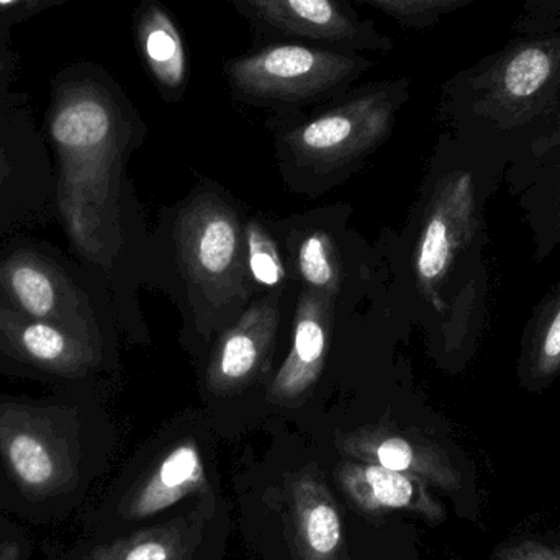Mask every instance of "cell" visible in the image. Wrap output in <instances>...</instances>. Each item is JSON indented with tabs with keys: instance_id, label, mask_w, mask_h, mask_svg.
Segmentation results:
<instances>
[{
	"instance_id": "6da1fadb",
	"label": "cell",
	"mask_w": 560,
	"mask_h": 560,
	"mask_svg": "<svg viewBox=\"0 0 560 560\" xmlns=\"http://www.w3.org/2000/svg\"><path fill=\"white\" fill-rule=\"evenodd\" d=\"M444 117L476 141L541 143L560 118V30L515 36L443 84Z\"/></svg>"
},
{
	"instance_id": "7a4b0ae2",
	"label": "cell",
	"mask_w": 560,
	"mask_h": 560,
	"mask_svg": "<svg viewBox=\"0 0 560 560\" xmlns=\"http://www.w3.org/2000/svg\"><path fill=\"white\" fill-rule=\"evenodd\" d=\"M101 453L81 424L58 415L0 413V512L32 526H55L91 503Z\"/></svg>"
},
{
	"instance_id": "3957f363",
	"label": "cell",
	"mask_w": 560,
	"mask_h": 560,
	"mask_svg": "<svg viewBox=\"0 0 560 560\" xmlns=\"http://www.w3.org/2000/svg\"><path fill=\"white\" fill-rule=\"evenodd\" d=\"M374 61L361 52L275 42L226 59L223 74L240 101L299 105L345 94Z\"/></svg>"
},
{
	"instance_id": "277c9868",
	"label": "cell",
	"mask_w": 560,
	"mask_h": 560,
	"mask_svg": "<svg viewBox=\"0 0 560 560\" xmlns=\"http://www.w3.org/2000/svg\"><path fill=\"white\" fill-rule=\"evenodd\" d=\"M410 97V78L382 79L348 92L339 104L283 135L296 160L336 166L354 160L390 135L398 110Z\"/></svg>"
},
{
	"instance_id": "5b68a950",
	"label": "cell",
	"mask_w": 560,
	"mask_h": 560,
	"mask_svg": "<svg viewBox=\"0 0 560 560\" xmlns=\"http://www.w3.org/2000/svg\"><path fill=\"white\" fill-rule=\"evenodd\" d=\"M259 33L349 52H390L394 39L348 0H230Z\"/></svg>"
},
{
	"instance_id": "8992f818",
	"label": "cell",
	"mask_w": 560,
	"mask_h": 560,
	"mask_svg": "<svg viewBox=\"0 0 560 560\" xmlns=\"http://www.w3.org/2000/svg\"><path fill=\"white\" fill-rule=\"evenodd\" d=\"M177 249L187 279L212 302L243 290L246 243L238 217L217 197L187 207L177 223Z\"/></svg>"
},
{
	"instance_id": "52a82bcc",
	"label": "cell",
	"mask_w": 560,
	"mask_h": 560,
	"mask_svg": "<svg viewBox=\"0 0 560 560\" xmlns=\"http://www.w3.org/2000/svg\"><path fill=\"white\" fill-rule=\"evenodd\" d=\"M474 219V186L469 174H456L441 184L428 210L415 269L421 292L440 306V289L457 253L470 240Z\"/></svg>"
},
{
	"instance_id": "ba28073f",
	"label": "cell",
	"mask_w": 560,
	"mask_h": 560,
	"mask_svg": "<svg viewBox=\"0 0 560 560\" xmlns=\"http://www.w3.org/2000/svg\"><path fill=\"white\" fill-rule=\"evenodd\" d=\"M278 326V296L256 302L220 339L207 371L209 387L219 394L248 387L268 364Z\"/></svg>"
},
{
	"instance_id": "9c48e42d",
	"label": "cell",
	"mask_w": 560,
	"mask_h": 560,
	"mask_svg": "<svg viewBox=\"0 0 560 560\" xmlns=\"http://www.w3.org/2000/svg\"><path fill=\"white\" fill-rule=\"evenodd\" d=\"M331 300L332 296L312 289L300 296L292 348L269 390V398L276 404H295L322 375L331 329Z\"/></svg>"
},
{
	"instance_id": "30bf717a",
	"label": "cell",
	"mask_w": 560,
	"mask_h": 560,
	"mask_svg": "<svg viewBox=\"0 0 560 560\" xmlns=\"http://www.w3.org/2000/svg\"><path fill=\"white\" fill-rule=\"evenodd\" d=\"M189 520L144 525L118 535H82L78 541L45 545V560H186L192 546Z\"/></svg>"
},
{
	"instance_id": "8fae6325",
	"label": "cell",
	"mask_w": 560,
	"mask_h": 560,
	"mask_svg": "<svg viewBox=\"0 0 560 560\" xmlns=\"http://www.w3.org/2000/svg\"><path fill=\"white\" fill-rule=\"evenodd\" d=\"M137 38L144 66L161 95L179 102L190 81V58L179 23L158 0H144L138 9Z\"/></svg>"
},
{
	"instance_id": "7c38bea8",
	"label": "cell",
	"mask_w": 560,
	"mask_h": 560,
	"mask_svg": "<svg viewBox=\"0 0 560 560\" xmlns=\"http://www.w3.org/2000/svg\"><path fill=\"white\" fill-rule=\"evenodd\" d=\"M341 450L352 459L377 464L443 489H451L456 483L453 469L436 450L390 428L352 431L342 438Z\"/></svg>"
},
{
	"instance_id": "4fadbf2b",
	"label": "cell",
	"mask_w": 560,
	"mask_h": 560,
	"mask_svg": "<svg viewBox=\"0 0 560 560\" xmlns=\"http://www.w3.org/2000/svg\"><path fill=\"white\" fill-rule=\"evenodd\" d=\"M338 480L348 499L368 513L418 512L431 520L443 516L423 480L371 463H345Z\"/></svg>"
},
{
	"instance_id": "5bb4252c",
	"label": "cell",
	"mask_w": 560,
	"mask_h": 560,
	"mask_svg": "<svg viewBox=\"0 0 560 560\" xmlns=\"http://www.w3.org/2000/svg\"><path fill=\"white\" fill-rule=\"evenodd\" d=\"M295 533L305 560H331L342 545L341 516L328 489L313 477H302L293 493Z\"/></svg>"
},
{
	"instance_id": "9a60e30c",
	"label": "cell",
	"mask_w": 560,
	"mask_h": 560,
	"mask_svg": "<svg viewBox=\"0 0 560 560\" xmlns=\"http://www.w3.org/2000/svg\"><path fill=\"white\" fill-rule=\"evenodd\" d=\"M390 16L405 30L434 28L444 16L472 5L476 0H361Z\"/></svg>"
},
{
	"instance_id": "2e32d148",
	"label": "cell",
	"mask_w": 560,
	"mask_h": 560,
	"mask_svg": "<svg viewBox=\"0 0 560 560\" xmlns=\"http://www.w3.org/2000/svg\"><path fill=\"white\" fill-rule=\"evenodd\" d=\"M299 269L310 289L329 296L338 292L339 269L331 238L326 233L315 232L303 240L299 248Z\"/></svg>"
},
{
	"instance_id": "e0dca14e",
	"label": "cell",
	"mask_w": 560,
	"mask_h": 560,
	"mask_svg": "<svg viewBox=\"0 0 560 560\" xmlns=\"http://www.w3.org/2000/svg\"><path fill=\"white\" fill-rule=\"evenodd\" d=\"M9 285L13 296L30 316L36 319L51 315L56 290L51 279L35 266L20 265L10 271Z\"/></svg>"
},
{
	"instance_id": "ac0fdd59",
	"label": "cell",
	"mask_w": 560,
	"mask_h": 560,
	"mask_svg": "<svg viewBox=\"0 0 560 560\" xmlns=\"http://www.w3.org/2000/svg\"><path fill=\"white\" fill-rule=\"evenodd\" d=\"M246 265L253 278L262 285L276 287L285 278L278 248L271 236L258 225L249 223L246 229Z\"/></svg>"
},
{
	"instance_id": "d6986e66",
	"label": "cell",
	"mask_w": 560,
	"mask_h": 560,
	"mask_svg": "<svg viewBox=\"0 0 560 560\" xmlns=\"http://www.w3.org/2000/svg\"><path fill=\"white\" fill-rule=\"evenodd\" d=\"M23 351L32 359L46 364H58L71 355L72 342L65 332L43 322L23 326L19 332Z\"/></svg>"
},
{
	"instance_id": "ffe728a7",
	"label": "cell",
	"mask_w": 560,
	"mask_h": 560,
	"mask_svg": "<svg viewBox=\"0 0 560 560\" xmlns=\"http://www.w3.org/2000/svg\"><path fill=\"white\" fill-rule=\"evenodd\" d=\"M560 30V0H525L512 25L515 36L545 35Z\"/></svg>"
},
{
	"instance_id": "44dd1931",
	"label": "cell",
	"mask_w": 560,
	"mask_h": 560,
	"mask_svg": "<svg viewBox=\"0 0 560 560\" xmlns=\"http://www.w3.org/2000/svg\"><path fill=\"white\" fill-rule=\"evenodd\" d=\"M560 368V299L545 319L536 341L535 369L539 375L555 374Z\"/></svg>"
},
{
	"instance_id": "7402d4cb",
	"label": "cell",
	"mask_w": 560,
	"mask_h": 560,
	"mask_svg": "<svg viewBox=\"0 0 560 560\" xmlns=\"http://www.w3.org/2000/svg\"><path fill=\"white\" fill-rule=\"evenodd\" d=\"M33 542L22 523L13 522L0 532V560H30Z\"/></svg>"
},
{
	"instance_id": "603a6c76",
	"label": "cell",
	"mask_w": 560,
	"mask_h": 560,
	"mask_svg": "<svg viewBox=\"0 0 560 560\" xmlns=\"http://www.w3.org/2000/svg\"><path fill=\"white\" fill-rule=\"evenodd\" d=\"M502 560H560V548L539 545V542H523L506 549Z\"/></svg>"
},
{
	"instance_id": "cb8c5ba5",
	"label": "cell",
	"mask_w": 560,
	"mask_h": 560,
	"mask_svg": "<svg viewBox=\"0 0 560 560\" xmlns=\"http://www.w3.org/2000/svg\"><path fill=\"white\" fill-rule=\"evenodd\" d=\"M549 143H560V118L558 124H556V127L552 128L551 133H549L548 137H546L545 140H542L539 144H542V147H548Z\"/></svg>"
},
{
	"instance_id": "d4e9b609",
	"label": "cell",
	"mask_w": 560,
	"mask_h": 560,
	"mask_svg": "<svg viewBox=\"0 0 560 560\" xmlns=\"http://www.w3.org/2000/svg\"><path fill=\"white\" fill-rule=\"evenodd\" d=\"M13 522H15V520L9 518V516L3 515V513L0 512V532H3V529H5L7 526L12 525Z\"/></svg>"
},
{
	"instance_id": "484cf974",
	"label": "cell",
	"mask_w": 560,
	"mask_h": 560,
	"mask_svg": "<svg viewBox=\"0 0 560 560\" xmlns=\"http://www.w3.org/2000/svg\"><path fill=\"white\" fill-rule=\"evenodd\" d=\"M15 2V0H0V3H12Z\"/></svg>"
}]
</instances>
